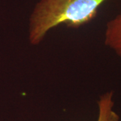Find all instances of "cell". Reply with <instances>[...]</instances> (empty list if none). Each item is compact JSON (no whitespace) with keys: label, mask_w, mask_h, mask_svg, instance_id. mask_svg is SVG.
Instances as JSON below:
<instances>
[{"label":"cell","mask_w":121,"mask_h":121,"mask_svg":"<svg viewBox=\"0 0 121 121\" xmlns=\"http://www.w3.org/2000/svg\"><path fill=\"white\" fill-rule=\"evenodd\" d=\"M106 0H40L31 13L28 39L37 45L49 30L65 24L78 28L91 22Z\"/></svg>","instance_id":"cell-1"},{"label":"cell","mask_w":121,"mask_h":121,"mask_svg":"<svg viewBox=\"0 0 121 121\" xmlns=\"http://www.w3.org/2000/svg\"><path fill=\"white\" fill-rule=\"evenodd\" d=\"M104 44L121 59V13L107 22Z\"/></svg>","instance_id":"cell-2"},{"label":"cell","mask_w":121,"mask_h":121,"mask_svg":"<svg viewBox=\"0 0 121 121\" xmlns=\"http://www.w3.org/2000/svg\"><path fill=\"white\" fill-rule=\"evenodd\" d=\"M112 91H108L99 96L97 102L98 114L97 121H119L120 117L114 110Z\"/></svg>","instance_id":"cell-3"}]
</instances>
